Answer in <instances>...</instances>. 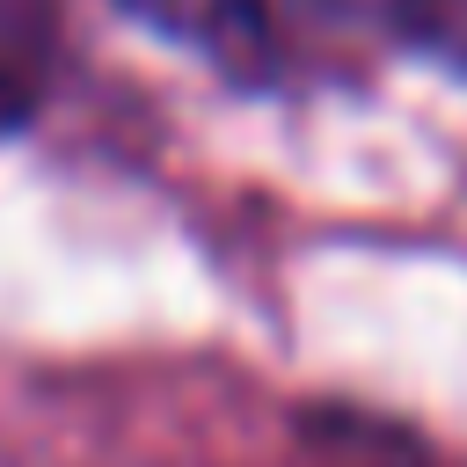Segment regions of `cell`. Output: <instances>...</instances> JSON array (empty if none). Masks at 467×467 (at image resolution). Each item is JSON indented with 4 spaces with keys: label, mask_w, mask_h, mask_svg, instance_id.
Instances as JSON below:
<instances>
[{
    "label": "cell",
    "mask_w": 467,
    "mask_h": 467,
    "mask_svg": "<svg viewBox=\"0 0 467 467\" xmlns=\"http://www.w3.org/2000/svg\"><path fill=\"white\" fill-rule=\"evenodd\" d=\"M124 7L139 22H153L161 36L204 51L226 73H248V80H277L306 51L292 0H124Z\"/></svg>",
    "instance_id": "cell-1"
},
{
    "label": "cell",
    "mask_w": 467,
    "mask_h": 467,
    "mask_svg": "<svg viewBox=\"0 0 467 467\" xmlns=\"http://www.w3.org/2000/svg\"><path fill=\"white\" fill-rule=\"evenodd\" d=\"M15 117H22V88H15V80H7V73H0V131H7V124H15Z\"/></svg>",
    "instance_id": "cell-2"
}]
</instances>
